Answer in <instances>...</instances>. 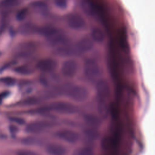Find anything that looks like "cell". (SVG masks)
<instances>
[{"instance_id":"1","label":"cell","mask_w":155,"mask_h":155,"mask_svg":"<svg viewBox=\"0 0 155 155\" xmlns=\"http://www.w3.org/2000/svg\"><path fill=\"white\" fill-rule=\"evenodd\" d=\"M56 90L58 93L63 94L75 102H84L89 96L88 88L80 85L66 83L58 87Z\"/></svg>"},{"instance_id":"2","label":"cell","mask_w":155,"mask_h":155,"mask_svg":"<svg viewBox=\"0 0 155 155\" xmlns=\"http://www.w3.org/2000/svg\"><path fill=\"white\" fill-rule=\"evenodd\" d=\"M48 110L60 114H73L78 111L76 105L67 101H58L50 104Z\"/></svg>"},{"instance_id":"3","label":"cell","mask_w":155,"mask_h":155,"mask_svg":"<svg viewBox=\"0 0 155 155\" xmlns=\"http://www.w3.org/2000/svg\"><path fill=\"white\" fill-rule=\"evenodd\" d=\"M84 73L88 79L96 80L100 76V67L96 61L92 59H88L84 62Z\"/></svg>"},{"instance_id":"4","label":"cell","mask_w":155,"mask_h":155,"mask_svg":"<svg viewBox=\"0 0 155 155\" xmlns=\"http://www.w3.org/2000/svg\"><path fill=\"white\" fill-rule=\"evenodd\" d=\"M55 136L59 139L74 144L78 142L80 139V134L76 131L70 129H61L55 132Z\"/></svg>"},{"instance_id":"5","label":"cell","mask_w":155,"mask_h":155,"mask_svg":"<svg viewBox=\"0 0 155 155\" xmlns=\"http://www.w3.org/2000/svg\"><path fill=\"white\" fill-rule=\"evenodd\" d=\"M78 71V64L74 59H70L65 61L61 66V71L63 76L72 78L76 76Z\"/></svg>"},{"instance_id":"6","label":"cell","mask_w":155,"mask_h":155,"mask_svg":"<svg viewBox=\"0 0 155 155\" xmlns=\"http://www.w3.org/2000/svg\"><path fill=\"white\" fill-rule=\"evenodd\" d=\"M53 126V123L48 120H36L29 123L25 127L28 133L37 134L43 132Z\"/></svg>"},{"instance_id":"7","label":"cell","mask_w":155,"mask_h":155,"mask_svg":"<svg viewBox=\"0 0 155 155\" xmlns=\"http://www.w3.org/2000/svg\"><path fill=\"white\" fill-rule=\"evenodd\" d=\"M96 91L100 104H104L110 94L108 83L105 80H99L96 85Z\"/></svg>"},{"instance_id":"8","label":"cell","mask_w":155,"mask_h":155,"mask_svg":"<svg viewBox=\"0 0 155 155\" xmlns=\"http://www.w3.org/2000/svg\"><path fill=\"white\" fill-rule=\"evenodd\" d=\"M37 68L44 73H51L57 67V62L51 58H45L40 60L36 64Z\"/></svg>"},{"instance_id":"9","label":"cell","mask_w":155,"mask_h":155,"mask_svg":"<svg viewBox=\"0 0 155 155\" xmlns=\"http://www.w3.org/2000/svg\"><path fill=\"white\" fill-rule=\"evenodd\" d=\"M67 24L71 28L77 30L84 28L86 25L84 19L76 13L71 14L68 16Z\"/></svg>"},{"instance_id":"10","label":"cell","mask_w":155,"mask_h":155,"mask_svg":"<svg viewBox=\"0 0 155 155\" xmlns=\"http://www.w3.org/2000/svg\"><path fill=\"white\" fill-rule=\"evenodd\" d=\"M45 151L48 155H66V147L60 143H50L45 147Z\"/></svg>"},{"instance_id":"11","label":"cell","mask_w":155,"mask_h":155,"mask_svg":"<svg viewBox=\"0 0 155 155\" xmlns=\"http://www.w3.org/2000/svg\"><path fill=\"white\" fill-rule=\"evenodd\" d=\"M92 40L88 38H84L80 39L75 45L78 54L84 53L90 50L93 47Z\"/></svg>"},{"instance_id":"12","label":"cell","mask_w":155,"mask_h":155,"mask_svg":"<svg viewBox=\"0 0 155 155\" xmlns=\"http://www.w3.org/2000/svg\"><path fill=\"white\" fill-rule=\"evenodd\" d=\"M50 44L54 46H61L64 44H66L68 42L67 37L58 30L54 35H51L47 38Z\"/></svg>"},{"instance_id":"13","label":"cell","mask_w":155,"mask_h":155,"mask_svg":"<svg viewBox=\"0 0 155 155\" xmlns=\"http://www.w3.org/2000/svg\"><path fill=\"white\" fill-rule=\"evenodd\" d=\"M84 120L90 127L96 128V127L101 125V120L96 115L93 114H85Z\"/></svg>"},{"instance_id":"14","label":"cell","mask_w":155,"mask_h":155,"mask_svg":"<svg viewBox=\"0 0 155 155\" xmlns=\"http://www.w3.org/2000/svg\"><path fill=\"white\" fill-rule=\"evenodd\" d=\"M35 50V45L31 43L22 44L19 48V55L22 57H26L31 54Z\"/></svg>"},{"instance_id":"15","label":"cell","mask_w":155,"mask_h":155,"mask_svg":"<svg viewBox=\"0 0 155 155\" xmlns=\"http://www.w3.org/2000/svg\"><path fill=\"white\" fill-rule=\"evenodd\" d=\"M72 155H94V151L90 147H82L75 150Z\"/></svg>"},{"instance_id":"16","label":"cell","mask_w":155,"mask_h":155,"mask_svg":"<svg viewBox=\"0 0 155 155\" xmlns=\"http://www.w3.org/2000/svg\"><path fill=\"white\" fill-rule=\"evenodd\" d=\"M84 134L87 139H90L91 140L97 139L99 135V133L97 131V130L96 129V128H92V127H89L86 130H85Z\"/></svg>"},{"instance_id":"17","label":"cell","mask_w":155,"mask_h":155,"mask_svg":"<svg viewBox=\"0 0 155 155\" xmlns=\"http://www.w3.org/2000/svg\"><path fill=\"white\" fill-rule=\"evenodd\" d=\"M91 38L94 41L101 42L104 39V35L101 29L94 28L91 31Z\"/></svg>"},{"instance_id":"18","label":"cell","mask_w":155,"mask_h":155,"mask_svg":"<svg viewBox=\"0 0 155 155\" xmlns=\"http://www.w3.org/2000/svg\"><path fill=\"white\" fill-rule=\"evenodd\" d=\"M19 4V0H2L0 2V6L2 8H9L17 6Z\"/></svg>"},{"instance_id":"19","label":"cell","mask_w":155,"mask_h":155,"mask_svg":"<svg viewBox=\"0 0 155 155\" xmlns=\"http://www.w3.org/2000/svg\"><path fill=\"white\" fill-rule=\"evenodd\" d=\"M15 71L19 74H24V75L29 74L32 72L31 69L27 65H22V66L18 67L15 69Z\"/></svg>"},{"instance_id":"20","label":"cell","mask_w":155,"mask_h":155,"mask_svg":"<svg viewBox=\"0 0 155 155\" xmlns=\"http://www.w3.org/2000/svg\"><path fill=\"white\" fill-rule=\"evenodd\" d=\"M111 145L113 146L112 139L109 137H104L101 141V147L104 150H107Z\"/></svg>"},{"instance_id":"21","label":"cell","mask_w":155,"mask_h":155,"mask_svg":"<svg viewBox=\"0 0 155 155\" xmlns=\"http://www.w3.org/2000/svg\"><path fill=\"white\" fill-rule=\"evenodd\" d=\"M0 81L7 85H13L16 82L15 79L12 77H5L1 78L0 79Z\"/></svg>"},{"instance_id":"22","label":"cell","mask_w":155,"mask_h":155,"mask_svg":"<svg viewBox=\"0 0 155 155\" xmlns=\"http://www.w3.org/2000/svg\"><path fill=\"white\" fill-rule=\"evenodd\" d=\"M27 14V9L22 8L18 12V13L16 15V18L18 20L22 21L26 17Z\"/></svg>"},{"instance_id":"23","label":"cell","mask_w":155,"mask_h":155,"mask_svg":"<svg viewBox=\"0 0 155 155\" xmlns=\"http://www.w3.org/2000/svg\"><path fill=\"white\" fill-rule=\"evenodd\" d=\"M16 155H40L35 151L30 150H19Z\"/></svg>"},{"instance_id":"24","label":"cell","mask_w":155,"mask_h":155,"mask_svg":"<svg viewBox=\"0 0 155 155\" xmlns=\"http://www.w3.org/2000/svg\"><path fill=\"white\" fill-rule=\"evenodd\" d=\"M54 3L56 5L60 8H65L67 5L66 0H55Z\"/></svg>"},{"instance_id":"25","label":"cell","mask_w":155,"mask_h":155,"mask_svg":"<svg viewBox=\"0 0 155 155\" xmlns=\"http://www.w3.org/2000/svg\"><path fill=\"white\" fill-rule=\"evenodd\" d=\"M11 120L19 125H23L25 124V120L20 117H12Z\"/></svg>"},{"instance_id":"26","label":"cell","mask_w":155,"mask_h":155,"mask_svg":"<svg viewBox=\"0 0 155 155\" xmlns=\"http://www.w3.org/2000/svg\"><path fill=\"white\" fill-rule=\"evenodd\" d=\"M111 113L112 114V116L114 117H116L118 115V113H117V108L116 107V106L113 104L111 107Z\"/></svg>"},{"instance_id":"27","label":"cell","mask_w":155,"mask_h":155,"mask_svg":"<svg viewBox=\"0 0 155 155\" xmlns=\"http://www.w3.org/2000/svg\"><path fill=\"white\" fill-rule=\"evenodd\" d=\"M7 94H8V92H4L0 94V103H1L2 99H4V97H5L7 95Z\"/></svg>"},{"instance_id":"28","label":"cell","mask_w":155,"mask_h":155,"mask_svg":"<svg viewBox=\"0 0 155 155\" xmlns=\"http://www.w3.org/2000/svg\"><path fill=\"white\" fill-rule=\"evenodd\" d=\"M10 130H12V133H14V132L16 131V127L15 126L12 125V126H10Z\"/></svg>"}]
</instances>
